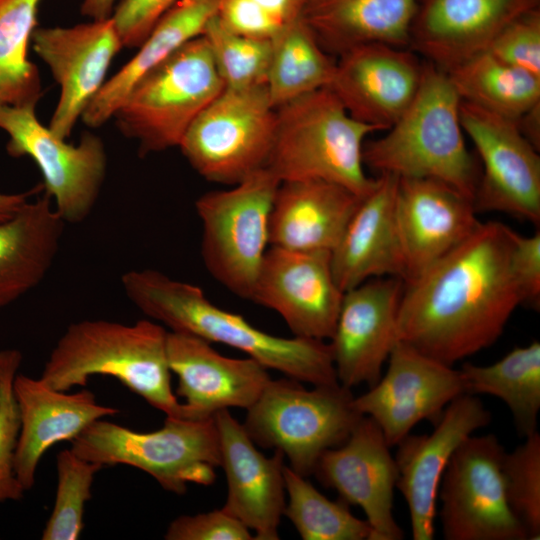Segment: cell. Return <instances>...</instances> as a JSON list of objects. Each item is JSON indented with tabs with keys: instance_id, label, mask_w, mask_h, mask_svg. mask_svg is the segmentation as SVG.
I'll return each instance as SVG.
<instances>
[{
	"instance_id": "obj_32",
	"label": "cell",
	"mask_w": 540,
	"mask_h": 540,
	"mask_svg": "<svg viewBox=\"0 0 540 540\" xmlns=\"http://www.w3.org/2000/svg\"><path fill=\"white\" fill-rule=\"evenodd\" d=\"M462 101L517 121L540 103V77L481 52L446 72Z\"/></svg>"
},
{
	"instance_id": "obj_1",
	"label": "cell",
	"mask_w": 540,
	"mask_h": 540,
	"mask_svg": "<svg viewBox=\"0 0 540 540\" xmlns=\"http://www.w3.org/2000/svg\"><path fill=\"white\" fill-rule=\"evenodd\" d=\"M511 228L480 222L461 244L404 282L397 338L446 365L494 344L523 303L510 265Z\"/></svg>"
},
{
	"instance_id": "obj_7",
	"label": "cell",
	"mask_w": 540,
	"mask_h": 540,
	"mask_svg": "<svg viewBox=\"0 0 540 540\" xmlns=\"http://www.w3.org/2000/svg\"><path fill=\"white\" fill-rule=\"evenodd\" d=\"M79 457L103 467L128 465L152 476L169 492L183 495L188 484L211 485L220 466L219 436L213 418L166 416L162 428L138 432L96 420L71 441Z\"/></svg>"
},
{
	"instance_id": "obj_14",
	"label": "cell",
	"mask_w": 540,
	"mask_h": 540,
	"mask_svg": "<svg viewBox=\"0 0 540 540\" xmlns=\"http://www.w3.org/2000/svg\"><path fill=\"white\" fill-rule=\"evenodd\" d=\"M384 375L369 390L354 397V408L381 429L396 446L422 420L435 422L445 407L464 394L459 369L397 341Z\"/></svg>"
},
{
	"instance_id": "obj_31",
	"label": "cell",
	"mask_w": 540,
	"mask_h": 540,
	"mask_svg": "<svg viewBox=\"0 0 540 540\" xmlns=\"http://www.w3.org/2000/svg\"><path fill=\"white\" fill-rule=\"evenodd\" d=\"M464 393L491 395L510 410L522 437L537 431L540 411V343L515 347L490 365L463 363L459 369Z\"/></svg>"
},
{
	"instance_id": "obj_3",
	"label": "cell",
	"mask_w": 540,
	"mask_h": 540,
	"mask_svg": "<svg viewBox=\"0 0 540 540\" xmlns=\"http://www.w3.org/2000/svg\"><path fill=\"white\" fill-rule=\"evenodd\" d=\"M167 333L150 319L75 322L57 341L39 378L53 389L69 391L85 386L91 376H111L166 416L189 419L171 387Z\"/></svg>"
},
{
	"instance_id": "obj_21",
	"label": "cell",
	"mask_w": 540,
	"mask_h": 540,
	"mask_svg": "<svg viewBox=\"0 0 540 540\" xmlns=\"http://www.w3.org/2000/svg\"><path fill=\"white\" fill-rule=\"evenodd\" d=\"M472 200L444 182L399 178L395 218L408 282L453 250L480 221Z\"/></svg>"
},
{
	"instance_id": "obj_37",
	"label": "cell",
	"mask_w": 540,
	"mask_h": 540,
	"mask_svg": "<svg viewBox=\"0 0 540 540\" xmlns=\"http://www.w3.org/2000/svg\"><path fill=\"white\" fill-rule=\"evenodd\" d=\"M56 468L55 502L41 538L77 540L84 528L85 506L92 497L95 475L103 466L79 457L70 448L57 454Z\"/></svg>"
},
{
	"instance_id": "obj_15",
	"label": "cell",
	"mask_w": 540,
	"mask_h": 540,
	"mask_svg": "<svg viewBox=\"0 0 540 540\" xmlns=\"http://www.w3.org/2000/svg\"><path fill=\"white\" fill-rule=\"evenodd\" d=\"M344 292L333 275L331 252L271 246L250 300L277 312L296 337L329 340Z\"/></svg>"
},
{
	"instance_id": "obj_4",
	"label": "cell",
	"mask_w": 540,
	"mask_h": 540,
	"mask_svg": "<svg viewBox=\"0 0 540 540\" xmlns=\"http://www.w3.org/2000/svg\"><path fill=\"white\" fill-rule=\"evenodd\" d=\"M461 101L447 73L425 64L408 108L382 137L364 144V165L378 175L435 179L474 201L479 176L464 141Z\"/></svg>"
},
{
	"instance_id": "obj_29",
	"label": "cell",
	"mask_w": 540,
	"mask_h": 540,
	"mask_svg": "<svg viewBox=\"0 0 540 540\" xmlns=\"http://www.w3.org/2000/svg\"><path fill=\"white\" fill-rule=\"evenodd\" d=\"M417 0H305L302 19L329 54L368 43L409 45Z\"/></svg>"
},
{
	"instance_id": "obj_5",
	"label": "cell",
	"mask_w": 540,
	"mask_h": 540,
	"mask_svg": "<svg viewBox=\"0 0 540 540\" xmlns=\"http://www.w3.org/2000/svg\"><path fill=\"white\" fill-rule=\"evenodd\" d=\"M376 131L353 118L329 87L315 90L276 108L266 168L281 182L322 180L364 197L378 182L363 162L365 139Z\"/></svg>"
},
{
	"instance_id": "obj_44",
	"label": "cell",
	"mask_w": 540,
	"mask_h": 540,
	"mask_svg": "<svg viewBox=\"0 0 540 540\" xmlns=\"http://www.w3.org/2000/svg\"><path fill=\"white\" fill-rule=\"evenodd\" d=\"M510 265L523 303L535 309L540 302V232L525 236L511 229Z\"/></svg>"
},
{
	"instance_id": "obj_2",
	"label": "cell",
	"mask_w": 540,
	"mask_h": 540,
	"mask_svg": "<svg viewBox=\"0 0 540 540\" xmlns=\"http://www.w3.org/2000/svg\"><path fill=\"white\" fill-rule=\"evenodd\" d=\"M130 302L173 332L238 349L267 369L312 386L338 384L329 343L266 333L239 314L213 304L198 287L153 269L130 270L121 277Z\"/></svg>"
},
{
	"instance_id": "obj_42",
	"label": "cell",
	"mask_w": 540,
	"mask_h": 540,
	"mask_svg": "<svg viewBox=\"0 0 540 540\" xmlns=\"http://www.w3.org/2000/svg\"><path fill=\"white\" fill-rule=\"evenodd\" d=\"M178 0H121L110 16L124 47H139Z\"/></svg>"
},
{
	"instance_id": "obj_8",
	"label": "cell",
	"mask_w": 540,
	"mask_h": 540,
	"mask_svg": "<svg viewBox=\"0 0 540 540\" xmlns=\"http://www.w3.org/2000/svg\"><path fill=\"white\" fill-rule=\"evenodd\" d=\"M284 377L271 379L242 424L256 446L279 450L289 467L307 477L321 455L341 445L363 416L353 405L351 389L313 386Z\"/></svg>"
},
{
	"instance_id": "obj_35",
	"label": "cell",
	"mask_w": 540,
	"mask_h": 540,
	"mask_svg": "<svg viewBox=\"0 0 540 540\" xmlns=\"http://www.w3.org/2000/svg\"><path fill=\"white\" fill-rule=\"evenodd\" d=\"M283 473L288 495L283 515L303 540H372L369 523L354 516L346 502L329 500L288 465Z\"/></svg>"
},
{
	"instance_id": "obj_41",
	"label": "cell",
	"mask_w": 540,
	"mask_h": 540,
	"mask_svg": "<svg viewBox=\"0 0 540 540\" xmlns=\"http://www.w3.org/2000/svg\"><path fill=\"white\" fill-rule=\"evenodd\" d=\"M166 540H252L250 530L224 510L181 515L169 524Z\"/></svg>"
},
{
	"instance_id": "obj_39",
	"label": "cell",
	"mask_w": 540,
	"mask_h": 540,
	"mask_svg": "<svg viewBox=\"0 0 540 540\" xmlns=\"http://www.w3.org/2000/svg\"><path fill=\"white\" fill-rule=\"evenodd\" d=\"M21 363L19 350L0 351V504L21 500L25 493L14 467L20 423L13 381Z\"/></svg>"
},
{
	"instance_id": "obj_19",
	"label": "cell",
	"mask_w": 540,
	"mask_h": 540,
	"mask_svg": "<svg viewBox=\"0 0 540 540\" xmlns=\"http://www.w3.org/2000/svg\"><path fill=\"white\" fill-rule=\"evenodd\" d=\"M404 289L398 277L369 279L344 292L329 346L338 382L372 387L398 341L397 317Z\"/></svg>"
},
{
	"instance_id": "obj_46",
	"label": "cell",
	"mask_w": 540,
	"mask_h": 540,
	"mask_svg": "<svg viewBox=\"0 0 540 540\" xmlns=\"http://www.w3.org/2000/svg\"><path fill=\"white\" fill-rule=\"evenodd\" d=\"M518 127L527 140L539 150L540 146V103L530 108L517 121Z\"/></svg>"
},
{
	"instance_id": "obj_13",
	"label": "cell",
	"mask_w": 540,
	"mask_h": 540,
	"mask_svg": "<svg viewBox=\"0 0 540 540\" xmlns=\"http://www.w3.org/2000/svg\"><path fill=\"white\" fill-rule=\"evenodd\" d=\"M460 121L483 164L474 207L498 211L538 225L540 157L516 121L461 101Z\"/></svg>"
},
{
	"instance_id": "obj_43",
	"label": "cell",
	"mask_w": 540,
	"mask_h": 540,
	"mask_svg": "<svg viewBox=\"0 0 540 540\" xmlns=\"http://www.w3.org/2000/svg\"><path fill=\"white\" fill-rule=\"evenodd\" d=\"M217 16L229 30L259 39L273 40L288 25L252 0H220Z\"/></svg>"
},
{
	"instance_id": "obj_47",
	"label": "cell",
	"mask_w": 540,
	"mask_h": 540,
	"mask_svg": "<svg viewBox=\"0 0 540 540\" xmlns=\"http://www.w3.org/2000/svg\"><path fill=\"white\" fill-rule=\"evenodd\" d=\"M42 186L24 193H3L0 191V221L10 218L15 214L29 199L37 193Z\"/></svg>"
},
{
	"instance_id": "obj_45",
	"label": "cell",
	"mask_w": 540,
	"mask_h": 540,
	"mask_svg": "<svg viewBox=\"0 0 540 540\" xmlns=\"http://www.w3.org/2000/svg\"><path fill=\"white\" fill-rule=\"evenodd\" d=\"M284 24H289L302 15L305 0H252Z\"/></svg>"
},
{
	"instance_id": "obj_25",
	"label": "cell",
	"mask_w": 540,
	"mask_h": 540,
	"mask_svg": "<svg viewBox=\"0 0 540 540\" xmlns=\"http://www.w3.org/2000/svg\"><path fill=\"white\" fill-rule=\"evenodd\" d=\"M13 393L20 423L14 467L25 491L33 487L39 462L49 448L72 441L94 421L119 413L98 404L90 390L59 391L22 373L14 378Z\"/></svg>"
},
{
	"instance_id": "obj_48",
	"label": "cell",
	"mask_w": 540,
	"mask_h": 540,
	"mask_svg": "<svg viewBox=\"0 0 540 540\" xmlns=\"http://www.w3.org/2000/svg\"><path fill=\"white\" fill-rule=\"evenodd\" d=\"M116 6V0H83L81 14L91 20L109 18Z\"/></svg>"
},
{
	"instance_id": "obj_26",
	"label": "cell",
	"mask_w": 540,
	"mask_h": 540,
	"mask_svg": "<svg viewBox=\"0 0 540 540\" xmlns=\"http://www.w3.org/2000/svg\"><path fill=\"white\" fill-rule=\"evenodd\" d=\"M374 189L364 196L331 252L339 288L345 292L369 279L398 277L405 265L395 218L399 177L378 175Z\"/></svg>"
},
{
	"instance_id": "obj_34",
	"label": "cell",
	"mask_w": 540,
	"mask_h": 540,
	"mask_svg": "<svg viewBox=\"0 0 540 540\" xmlns=\"http://www.w3.org/2000/svg\"><path fill=\"white\" fill-rule=\"evenodd\" d=\"M42 0H0V105L36 106L43 95L28 58Z\"/></svg>"
},
{
	"instance_id": "obj_28",
	"label": "cell",
	"mask_w": 540,
	"mask_h": 540,
	"mask_svg": "<svg viewBox=\"0 0 540 540\" xmlns=\"http://www.w3.org/2000/svg\"><path fill=\"white\" fill-rule=\"evenodd\" d=\"M65 221L44 194L0 221V311L37 287L60 248Z\"/></svg>"
},
{
	"instance_id": "obj_9",
	"label": "cell",
	"mask_w": 540,
	"mask_h": 540,
	"mask_svg": "<svg viewBox=\"0 0 540 540\" xmlns=\"http://www.w3.org/2000/svg\"><path fill=\"white\" fill-rule=\"evenodd\" d=\"M280 183L265 167L231 189L207 192L195 202L207 271L244 299L251 298L269 245L270 214Z\"/></svg>"
},
{
	"instance_id": "obj_12",
	"label": "cell",
	"mask_w": 540,
	"mask_h": 540,
	"mask_svg": "<svg viewBox=\"0 0 540 540\" xmlns=\"http://www.w3.org/2000/svg\"><path fill=\"white\" fill-rule=\"evenodd\" d=\"M504 447L494 434L469 436L452 455L437 502L446 540H528L507 502Z\"/></svg>"
},
{
	"instance_id": "obj_10",
	"label": "cell",
	"mask_w": 540,
	"mask_h": 540,
	"mask_svg": "<svg viewBox=\"0 0 540 540\" xmlns=\"http://www.w3.org/2000/svg\"><path fill=\"white\" fill-rule=\"evenodd\" d=\"M275 129L276 108L266 85L224 88L196 117L178 147L204 179L233 186L266 167Z\"/></svg>"
},
{
	"instance_id": "obj_40",
	"label": "cell",
	"mask_w": 540,
	"mask_h": 540,
	"mask_svg": "<svg viewBox=\"0 0 540 540\" xmlns=\"http://www.w3.org/2000/svg\"><path fill=\"white\" fill-rule=\"evenodd\" d=\"M487 51L507 64L540 77L539 7L508 24L495 37Z\"/></svg>"
},
{
	"instance_id": "obj_36",
	"label": "cell",
	"mask_w": 540,
	"mask_h": 540,
	"mask_svg": "<svg viewBox=\"0 0 540 540\" xmlns=\"http://www.w3.org/2000/svg\"><path fill=\"white\" fill-rule=\"evenodd\" d=\"M206 39L218 73L228 89H246L266 85L273 40L237 34L218 18L207 23Z\"/></svg>"
},
{
	"instance_id": "obj_23",
	"label": "cell",
	"mask_w": 540,
	"mask_h": 540,
	"mask_svg": "<svg viewBox=\"0 0 540 540\" xmlns=\"http://www.w3.org/2000/svg\"><path fill=\"white\" fill-rule=\"evenodd\" d=\"M220 466L227 481V497L221 508L254 531L255 540H278L285 509L284 455L262 454L242 424L224 409L214 415Z\"/></svg>"
},
{
	"instance_id": "obj_30",
	"label": "cell",
	"mask_w": 540,
	"mask_h": 540,
	"mask_svg": "<svg viewBox=\"0 0 540 540\" xmlns=\"http://www.w3.org/2000/svg\"><path fill=\"white\" fill-rule=\"evenodd\" d=\"M220 0H178L156 23L139 51L105 81L81 119L97 128L113 117L133 85L185 43L203 34Z\"/></svg>"
},
{
	"instance_id": "obj_33",
	"label": "cell",
	"mask_w": 540,
	"mask_h": 540,
	"mask_svg": "<svg viewBox=\"0 0 540 540\" xmlns=\"http://www.w3.org/2000/svg\"><path fill=\"white\" fill-rule=\"evenodd\" d=\"M336 60L327 53L302 17L273 39L266 78L269 99L278 108L315 90L329 87Z\"/></svg>"
},
{
	"instance_id": "obj_27",
	"label": "cell",
	"mask_w": 540,
	"mask_h": 540,
	"mask_svg": "<svg viewBox=\"0 0 540 540\" xmlns=\"http://www.w3.org/2000/svg\"><path fill=\"white\" fill-rule=\"evenodd\" d=\"M362 198L322 180L281 182L270 214L269 245L332 252Z\"/></svg>"
},
{
	"instance_id": "obj_11",
	"label": "cell",
	"mask_w": 540,
	"mask_h": 540,
	"mask_svg": "<svg viewBox=\"0 0 540 540\" xmlns=\"http://www.w3.org/2000/svg\"><path fill=\"white\" fill-rule=\"evenodd\" d=\"M36 106L0 105V129L7 133V153L27 156L38 166L42 188L65 223L83 222L99 197L107 170L102 139L91 133L69 144L44 126Z\"/></svg>"
},
{
	"instance_id": "obj_38",
	"label": "cell",
	"mask_w": 540,
	"mask_h": 540,
	"mask_svg": "<svg viewBox=\"0 0 540 540\" xmlns=\"http://www.w3.org/2000/svg\"><path fill=\"white\" fill-rule=\"evenodd\" d=\"M504 489L510 509L528 540L540 538V434L525 441L502 459Z\"/></svg>"
},
{
	"instance_id": "obj_16",
	"label": "cell",
	"mask_w": 540,
	"mask_h": 540,
	"mask_svg": "<svg viewBox=\"0 0 540 540\" xmlns=\"http://www.w3.org/2000/svg\"><path fill=\"white\" fill-rule=\"evenodd\" d=\"M390 448L375 421L362 416L341 445L321 455L313 472L339 499L363 510L372 540L404 538L393 515L398 470Z\"/></svg>"
},
{
	"instance_id": "obj_20",
	"label": "cell",
	"mask_w": 540,
	"mask_h": 540,
	"mask_svg": "<svg viewBox=\"0 0 540 540\" xmlns=\"http://www.w3.org/2000/svg\"><path fill=\"white\" fill-rule=\"evenodd\" d=\"M424 66L411 51L362 44L339 55L329 88L353 118L386 131L414 99Z\"/></svg>"
},
{
	"instance_id": "obj_24",
	"label": "cell",
	"mask_w": 540,
	"mask_h": 540,
	"mask_svg": "<svg viewBox=\"0 0 540 540\" xmlns=\"http://www.w3.org/2000/svg\"><path fill=\"white\" fill-rule=\"evenodd\" d=\"M538 7L539 0H422L409 45L449 72L487 51L508 24Z\"/></svg>"
},
{
	"instance_id": "obj_18",
	"label": "cell",
	"mask_w": 540,
	"mask_h": 540,
	"mask_svg": "<svg viewBox=\"0 0 540 540\" xmlns=\"http://www.w3.org/2000/svg\"><path fill=\"white\" fill-rule=\"evenodd\" d=\"M490 421L491 413L481 400L464 393L445 407L432 433H410L396 445V488L407 503L414 540L434 539L442 475L456 449Z\"/></svg>"
},
{
	"instance_id": "obj_22",
	"label": "cell",
	"mask_w": 540,
	"mask_h": 540,
	"mask_svg": "<svg viewBox=\"0 0 540 540\" xmlns=\"http://www.w3.org/2000/svg\"><path fill=\"white\" fill-rule=\"evenodd\" d=\"M211 343L186 333L168 331L167 360L178 378L176 396L184 398L189 419L213 418L229 408H250L271 380L257 360L229 358Z\"/></svg>"
},
{
	"instance_id": "obj_17",
	"label": "cell",
	"mask_w": 540,
	"mask_h": 540,
	"mask_svg": "<svg viewBox=\"0 0 540 540\" xmlns=\"http://www.w3.org/2000/svg\"><path fill=\"white\" fill-rule=\"evenodd\" d=\"M36 54L60 86L49 129L66 140L105 82L108 68L123 47L111 17L69 27H36Z\"/></svg>"
},
{
	"instance_id": "obj_6",
	"label": "cell",
	"mask_w": 540,
	"mask_h": 540,
	"mask_svg": "<svg viewBox=\"0 0 540 540\" xmlns=\"http://www.w3.org/2000/svg\"><path fill=\"white\" fill-rule=\"evenodd\" d=\"M224 84L201 35L144 74L113 117L120 132L145 155L178 147L196 117Z\"/></svg>"
}]
</instances>
